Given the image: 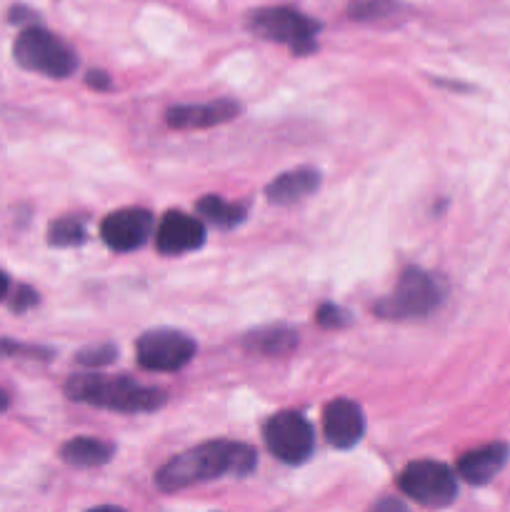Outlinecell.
<instances>
[{
  "label": "cell",
  "instance_id": "6da1fadb",
  "mask_svg": "<svg viewBox=\"0 0 510 512\" xmlns=\"http://www.w3.org/2000/svg\"><path fill=\"white\" fill-rule=\"evenodd\" d=\"M255 465H258V455L250 445L213 440V443H203L168 460L155 475V483L165 493H175V490H185L190 485L220 478V475L243 478V475L253 473Z\"/></svg>",
  "mask_w": 510,
  "mask_h": 512
},
{
  "label": "cell",
  "instance_id": "7a4b0ae2",
  "mask_svg": "<svg viewBox=\"0 0 510 512\" xmlns=\"http://www.w3.org/2000/svg\"><path fill=\"white\" fill-rule=\"evenodd\" d=\"M65 395L75 403L115 413H153L163 408L165 393L133 383L128 378H105V375H73L65 383Z\"/></svg>",
  "mask_w": 510,
  "mask_h": 512
},
{
  "label": "cell",
  "instance_id": "3957f363",
  "mask_svg": "<svg viewBox=\"0 0 510 512\" xmlns=\"http://www.w3.org/2000/svg\"><path fill=\"white\" fill-rule=\"evenodd\" d=\"M13 58L20 68L55 80L70 78L78 68V55L73 53V48L40 25H28L20 30L13 45Z\"/></svg>",
  "mask_w": 510,
  "mask_h": 512
},
{
  "label": "cell",
  "instance_id": "277c9868",
  "mask_svg": "<svg viewBox=\"0 0 510 512\" xmlns=\"http://www.w3.org/2000/svg\"><path fill=\"white\" fill-rule=\"evenodd\" d=\"M248 30L270 43H283L295 55H308L318 50V20L308 18L300 10L278 5V8H260L248 15Z\"/></svg>",
  "mask_w": 510,
  "mask_h": 512
},
{
  "label": "cell",
  "instance_id": "5b68a950",
  "mask_svg": "<svg viewBox=\"0 0 510 512\" xmlns=\"http://www.w3.org/2000/svg\"><path fill=\"white\" fill-rule=\"evenodd\" d=\"M443 300V285L438 278L420 268H408L400 273L398 285L385 300L375 305L378 315L388 320L425 318Z\"/></svg>",
  "mask_w": 510,
  "mask_h": 512
},
{
  "label": "cell",
  "instance_id": "8992f818",
  "mask_svg": "<svg viewBox=\"0 0 510 512\" xmlns=\"http://www.w3.org/2000/svg\"><path fill=\"white\" fill-rule=\"evenodd\" d=\"M400 490L415 503L425 508H445L458 495V483H455L453 470L445 468L435 460H418L410 463L400 475Z\"/></svg>",
  "mask_w": 510,
  "mask_h": 512
},
{
  "label": "cell",
  "instance_id": "52a82bcc",
  "mask_svg": "<svg viewBox=\"0 0 510 512\" xmlns=\"http://www.w3.org/2000/svg\"><path fill=\"white\" fill-rule=\"evenodd\" d=\"M135 353L140 368L153 373H175L193 360L195 343L180 330H150L138 338Z\"/></svg>",
  "mask_w": 510,
  "mask_h": 512
},
{
  "label": "cell",
  "instance_id": "ba28073f",
  "mask_svg": "<svg viewBox=\"0 0 510 512\" xmlns=\"http://www.w3.org/2000/svg\"><path fill=\"white\" fill-rule=\"evenodd\" d=\"M265 445L283 463L300 465L313 455L315 435L303 415L278 413L265 423Z\"/></svg>",
  "mask_w": 510,
  "mask_h": 512
},
{
  "label": "cell",
  "instance_id": "9c48e42d",
  "mask_svg": "<svg viewBox=\"0 0 510 512\" xmlns=\"http://www.w3.org/2000/svg\"><path fill=\"white\" fill-rule=\"evenodd\" d=\"M150 230H153V215L143 208L115 210L100 225L105 245L118 253H130V250L140 248L150 238Z\"/></svg>",
  "mask_w": 510,
  "mask_h": 512
},
{
  "label": "cell",
  "instance_id": "30bf717a",
  "mask_svg": "<svg viewBox=\"0 0 510 512\" xmlns=\"http://www.w3.org/2000/svg\"><path fill=\"white\" fill-rule=\"evenodd\" d=\"M205 240V228L198 218H190L185 213H165L160 220L158 233H155V245L163 255H183L190 250L200 248Z\"/></svg>",
  "mask_w": 510,
  "mask_h": 512
},
{
  "label": "cell",
  "instance_id": "8fae6325",
  "mask_svg": "<svg viewBox=\"0 0 510 512\" xmlns=\"http://www.w3.org/2000/svg\"><path fill=\"white\" fill-rule=\"evenodd\" d=\"M323 430L330 445L340 450L355 448L365 433V418L353 400H335L323 413Z\"/></svg>",
  "mask_w": 510,
  "mask_h": 512
},
{
  "label": "cell",
  "instance_id": "7c38bea8",
  "mask_svg": "<svg viewBox=\"0 0 510 512\" xmlns=\"http://www.w3.org/2000/svg\"><path fill=\"white\" fill-rule=\"evenodd\" d=\"M240 113V105L233 100H215L203 105H178L168 110V125L175 130H203L213 125L228 123Z\"/></svg>",
  "mask_w": 510,
  "mask_h": 512
},
{
  "label": "cell",
  "instance_id": "4fadbf2b",
  "mask_svg": "<svg viewBox=\"0 0 510 512\" xmlns=\"http://www.w3.org/2000/svg\"><path fill=\"white\" fill-rule=\"evenodd\" d=\"M505 460H508V445H483V448L470 450L458 460V475L470 485H485L503 470Z\"/></svg>",
  "mask_w": 510,
  "mask_h": 512
},
{
  "label": "cell",
  "instance_id": "5bb4252c",
  "mask_svg": "<svg viewBox=\"0 0 510 512\" xmlns=\"http://www.w3.org/2000/svg\"><path fill=\"white\" fill-rule=\"evenodd\" d=\"M320 188V173L313 168H295L290 173H283L265 188L270 203L275 205H293L308 198L310 193Z\"/></svg>",
  "mask_w": 510,
  "mask_h": 512
},
{
  "label": "cell",
  "instance_id": "9a60e30c",
  "mask_svg": "<svg viewBox=\"0 0 510 512\" xmlns=\"http://www.w3.org/2000/svg\"><path fill=\"white\" fill-rule=\"evenodd\" d=\"M115 448L98 438H73L60 448V458L75 468H100L110 463Z\"/></svg>",
  "mask_w": 510,
  "mask_h": 512
},
{
  "label": "cell",
  "instance_id": "2e32d148",
  "mask_svg": "<svg viewBox=\"0 0 510 512\" xmlns=\"http://www.w3.org/2000/svg\"><path fill=\"white\" fill-rule=\"evenodd\" d=\"M245 350L255 355H268V358H280V355L293 353L295 345H298V335L288 328H263L248 333L243 340Z\"/></svg>",
  "mask_w": 510,
  "mask_h": 512
},
{
  "label": "cell",
  "instance_id": "e0dca14e",
  "mask_svg": "<svg viewBox=\"0 0 510 512\" xmlns=\"http://www.w3.org/2000/svg\"><path fill=\"white\" fill-rule=\"evenodd\" d=\"M198 213L203 215L205 220H210L213 225H218V228L228 230L243 223L245 205L225 203V200L218 198V195H205V198L198 203Z\"/></svg>",
  "mask_w": 510,
  "mask_h": 512
},
{
  "label": "cell",
  "instance_id": "ac0fdd59",
  "mask_svg": "<svg viewBox=\"0 0 510 512\" xmlns=\"http://www.w3.org/2000/svg\"><path fill=\"white\" fill-rule=\"evenodd\" d=\"M400 10L403 8L395 0H353L348 5V18L358 23H380L398 18Z\"/></svg>",
  "mask_w": 510,
  "mask_h": 512
},
{
  "label": "cell",
  "instance_id": "d6986e66",
  "mask_svg": "<svg viewBox=\"0 0 510 512\" xmlns=\"http://www.w3.org/2000/svg\"><path fill=\"white\" fill-rule=\"evenodd\" d=\"M88 233H85L83 218L75 215H65V218L55 220L48 228V243L55 248H73V245H83Z\"/></svg>",
  "mask_w": 510,
  "mask_h": 512
},
{
  "label": "cell",
  "instance_id": "ffe728a7",
  "mask_svg": "<svg viewBox=\"0 0 510 512\" xmlns=\"http://www.w3.org/2000/svg\"><path fill=\"white\" fill-rule=\"evenodd\" d=\"M118 348L115 345H93V348H85L78 353V363L88 365V368H98V365L113 363Z\"/></svg>",
  "mask_w": 510,
  "mask_h": 512
},
{
  "label": "cell",
  "instance_id": "44dd1931",
  "mask_svg": "<svg viewBox=\"0 0 510 512\" xmlns=\"http://www.w3.org/2000/svg\"><path fill=\"white\" fill-rule=\"evenodd\" d=\"M315 320H318L323 328H343V325L350 323V315L345 313L343 308H338V305H320L318 313H315Z\"/></svg>",
  "mask_w": 510,
  "mask_h": 512
},
{
  "label": "cell",
  "instance_id": "7402d4cb",
  "mask_svg": "<svg viewBox=\"0 0 510 512\" xmlns=\"http://www.w3.org/2000/svg\"><path fill=\"white\" fill-rule=\"evenodd\" d=\"M33 305H38V293L30 288H18V293H15V298H13L15 313H25V310L33 308Z\"/></svg>",
  "mask_w": 510,
  "mask_h": 512
},
{
  "label": "cell",
  "instance_id": "603a6c76",
  "mask_svg": "<svg viewBox=\"0 0 510 512\" xmlns=\"http://www.w3.org/2000/svg\"><path fill=\"white\" fill-rule=\"evenodd\" d=\"M0 355H40L38 348H25V345L10 343L0 338Z\"/></svg>",
  "mask_w": 510,
  "mask_h": 512
},
{
  "label": "cell",
  "instance_id": "cb8c5ba5",
  "mask_svg": "<svg viewBox=\"0 0 510 512\" xmlns=\"http://www.w3.org/2000/svg\"><path fill=\"white\" fill-rule=\"evenodd\" d=\"M370 512H410V510L405 508L403 500L383 498V500H378V503H375L373 508H370Z\"/></svg>",
  "mask_w": 510,
  "mask_h": 512
},
{
  "label": "cell",
  "instance_id": "d4e9b609",
  "mask_svg": "<svg viewBox=\"0 0 510 512\" xmlns=\"http://www.w3.org/2000/svg\"><path fill=\"white\" fill-rule=\"evenodd\" d=\"M85 83H88L90 88H95V90H108L110 88V78L103 73V70H90L88 78H85Z\"/></svg>",
  "mask_w": 510,
  "mask_h": 512
},
{
  "label": "cell",
  "instance_id": "484cf974",
  "mask_svg": "<svg viewBox=\"0 0 510 512\" xmlns=\"http://www.w3.org/2000/svg\"><path fill=\"white\" fill-rule=\"evenodd\" d=\"M8 295V278H5V273H0V300Z\"/></svg>",
  "mask_w": 510,
  "mask_h": 512
},
{
  "label": "cell",
  "instance_id": "4316f807",
  "mask_svg": "<svg viewBox=\"0 0 510 512\" xmlns=\"http://www.w3.org/2000/svg\"><path fill=\"white\" fill-rule=\"evenodd\" d=\"M88 512H125V510L113 508V505H103V508H93V510H88Z\"/></svg>",
  "mask_w": 510,
  "mask_h": 512
},
{
  "label": "cell",
  "instance_id": "83f0119b",
  "mask_svg": "<svg viewBox=\"0 0 510 512\" xmlns=\"http://www.w3.org/2000/svg\"><path fill=\"white\" fill-rule=\"evenodd\" d=\"M3 410H8V395L0 390V413H3Z\"/></svg>",
  "mask_w": 510,
  "mask_h": 512
}]
</instances>
